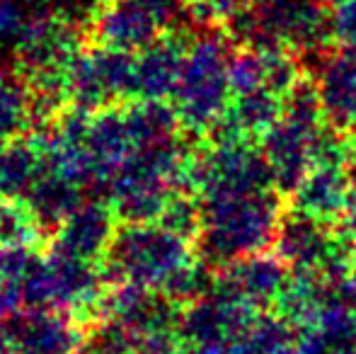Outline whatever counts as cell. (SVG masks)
<instances>
[{
  "instance_id": "7a4b0ae2",
  "label": "cell",
  "mask_w": 356,
  "mask_h": 354,
  "mask_svg": "<svg viewBox=\"0 0 356 354\" xmlns=\"http://www.w3.org/2000/svg\"><path fill=\"white\" fill-rule=\"evenodd\" d=\"M112 209L102 202H83L58 226L51 250L73 260L92 262L112 246Z\"/></svg>"
},
{
  "instance_id": "3957f363",
  "label": "cell",
  "mask_w": 356,
  "mask_h": 354,
  "mask_svg": "<svg viewBox=\"0 0 356 354\" xmlns=\"http://www.w3.org/2000/svg\"><path fill=\"white\" fill-rule=\"evenodd\" d=\"M5 330L15 354H75L78 347L75 328L63 313H15Z\"/></svg>"
},
{
  "instance_id": "6da1fadb",
  "label": "cell",
  "mask_w": 356,
  "mask_h": 354,
  "mask_svg": "<svg viewBox=\"0 0 356 354\" xmlns=\"http://www.w3.org/2000/svg\"><path fill=\"white\" fill-rule=\"evenodd\" d=\"M136 90V63L127 51L92 47L80 51L68 71L66 97L73 109L97 114L112 107V99Z\"/></svg>"
},
{
  "instance_id": "ba28073f",
  "label": "cell",
  "mask_w": 356,
  "mask_h": 354,
  "mask_svg": "<svg viewBox=\"0 0 356 354\" xmlns=\"http://www.w3.org/2000/svg\"><path fill=\"white\" fill-rule=\"evenodd\" d=\"M17 303H19L17 293L13 291V287L8 284V279H5L3 272H0V316H3L5 311H13Z\"/></svg>"
},
{
  "instance_id": "5b68a950",
  "label": "cell",
  "mask_w": 356,
  "mask_h": 354,
  "mask_svg": "<svg viewBox=\"0 0 356 354\" xmlns=\"http://www.w3.org/2000/svg\"><path fill=\"white\" fill-rule=\"evenodd\" d=\"M44 172V158L37 138L13 141L0 148V199L24 202Z\"/></svg>"
},
{
  "instance_id": "52a82bcc",
  "label": "cell",
  "mask_w": 356,
  "mask_h": 354,
  "mask_svg": "<svg viewBox=\"0 0 356 354\" xmlns=\"http://www.w3.org/2000/svg\"><path fill=\"white\" fill-rule=\"evenodd\" d=\"M32 15L29 0H0V49H17Z\"/></svg>"
},
{
  "instance_id": "9c48e42d",
  "label": "cell",
  "mask_w": 356,
  "mask_h": 354,
  "mask_svg": "<svg viewBox=\"0 0 356 354\" xmlns=\"http://www.w3.org/2000/svg\"><path fill=\"white\" fill-rule=\"evenodd\" d=\"M68 3H71V0H29L32 8L47 10V13H58V15H61V8H66Z\"/></svg>"
},
{
  "instance_id": "277c9868",
  "label": "cell",
  "mask_w": 356,
  "mask_h": 354,
  "mask_svg": "<svg viewBox=\"0 0 356 354\" xmlns=\"http://www.w3.org/2000/svg\"><path fill=\"white\" fill-rule=\"evenodd\" d=\"M150 22L138 0H104L90 17V37L95 47L129 51L145 42Z\"/></svg>"
},
{
  "instance_id": "8992f818",
  "label": "cell",
  "mask_w": 356,
  "mask_h": 354,
  "mask_svg": "<svg viewBox=\"0 0 356 354\" xmlns=\"http://www.w3.org/2000/svg\"><path fill=\"white\" fill-rule=\"evenodd\" d=\"M34 117V95L13 71L0 66V143H8Z\"/></svg>"
}]
</instances>
